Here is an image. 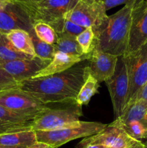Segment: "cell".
Returning a JSON list of instances; mask_svg holds the SVG:
<instances>
[{"label":"cell","instance_id":"cell-11","mask_svg":"<svg viewBox=\"0 0 147 148\" xmlns=\"http://www.w3.org/2000/svg\"><path fill=\"white\" fill-rule=\"evenodd\" d=\"M33 23L24 9L14 0H8L0 4V31L8 33L14 30L30 32Z\"/></svg>","mask_w":147,"mask_h":148},{"label":"cell","instance_id":"cell-7","mask_svg":"<svg viewBox=\"0 0 147 148\" xmlns=\"http://www.w3.org/2000/svg\"><path fill=\"white\" fill-rule=\"evenodd\" d=\"M0 106L33 118L50 108L18 88L0 91Z\"/></svg>","mask_w":147,"mask_h":148},{"label":"cell","instance_id":"cell-33","mask_svg":"<svg viewBox=\"0 0 147 148\" xmlns=\"http://www.w3.org/2000/svg\"><path fill=\"white\" fill-rule=\"evenodd\" d=\"M144 147H145V145L144 143H141V142H138V143H135V144L132 145L127 148H144Z\"/></svg>","mask_w":147,"mask_h":148},{"label":"cell","instance_id":"cell-35","mask_svg":"<svg viewBox=\"0 0 147 148\" xmlns=\"http://www.w3.org/2000/svg\"><path fill=\"white\" fill-rule=\"evenodd\" d=\"M17 1H23V2H37L41 0H14Z\"/></svg>","mask_w":147,"mask_h":148},{"label":"cell","instance_id":"cell-16","mask_svg":"<svg viewBox=\"0 0 147 148\" xmlns=\"http://www.w3.org/2000/svg\"><path fill=\"white\" fill-rule=\"evenodd\" d=\"M37 142L33 130L0 134V145L9 148H28Z\"/></svg>","mask_w":147,"mask_h":148},{"label":"cell","instance_id":"cell-21","mask_svg":"<svg viewBox=\"0 0 147 148\" xmlns=\"http://www.w3.org/2000/svg\"><path fill=\"white\" fill-rule=\"evenodd\" d=\"M32 56L21 53L14 48L7 37V34L0 31V62L15 59H32Z\"/></svg>","mask_w":147,"mask_h":148},{"label":"cell","instance_id":"cell-5","mask_svg":"<svg viewBox=\"0 0 147 148\" xmlns=\"http://www.w3.org/2000/svg\"><path fill=\"white\" fill-rule=\"evenodd\" d=\"M102 0H79L65 18L82 27H92L95 38L108 18Z\"/></svg>","mask_w":147,"mask_h":148},{"label":"cell","instance_id":"cell-10","mask_svg":"<svg viewBox=\"0 0 147 148\" xmlns=\"http://www.w3.org/2000/svg\"><path fill=\"white\" fill-rule=\"evenodd\" d=\"M139 141L130 137L121 127L116 119L99 133L84 137L76 146L84 148L89 145H103L108 147L127 148Z\"/></svg>","mask_w":147,"mask_h":148},{"label":"cell","instance_id":"cell-15","mask_svg":"<svg viewBox=\"0 0 147 148\" xmlns=\"http://www.w3.org/2000/svg\"><path fill=\"white\" fill-rule=\"evenodd\" d=\"M91 54L86 56H75L62 52H56L50 64L44 69L37 72L31 79H36L61 73L70 69L76 64L88 60Z\"/></svg>","mask_w":147,"mask_h":148},{"label":"cell","instance_id":"cell-25","mask_svg":"<svg viewBox=\"0 0 147 148\" xmlns=\"http://www.w3.org/2000/svg\"><path fill=\"white\" fill-rule=\"evenodd\" d=\"M35 118L23 115L9 110L0 106V121L13 124H30Z\"/></svg>","mask_w":147,"mask_h":148},{"label":"cell","instance_id":"cell-38","mask_svg":"<svg viewBox=\"0 0 147 148\" xmlns=\"http://www.w3.org/2000/svg\"><path fill=\"white\" fill-rule=\"evenodd\" d=\"M0 148H9V147H4V146L0 145Z\"/></svg>","mask_w":147,"mask_h":148},{"label":"cell","instance_id":"cell-4","mask_svg":"<svg viewBox=\"0 0 147 148\" xmlns=\"http://www.w3.org/2000/svg\"><path fill=\"white\" fill-rule=\"evenodd\" d=\"M107 125L108 124L99 122L79 121L58 130L36 131L35 134L37 142L46 143L54 148H58L71 140L97 134Z\"/></svg>","mask_w":147,"mask_h":148},{"label":"cell","instance_id":"cell-34","mask_svg":"<svg viewBox=\"0 0 147 148\" xmlns=\"http://www.w3.org/2000/svg\"><path fill=\"white\" fill-rule=\"evenodd\" d=\"M84 148H108V147L103 145H89Z\"/></svg>","mask_w":147,"mask_h":148},{"label":"cell","instance_id":"cell-31","mask_svg":"<svg viewBox=\"0 0 147 148\" xmlns=\"http://www.w3.org/2000/svg\"><path fill=\"white\" fill-rule=\"evenodd\" d=\"M106 11L120 4H127L133 2L135 0H102Z\"/></svg>","mask_w":147,"mask_h":148},{"label":"cell","instance_id":"cell-17","mask_svg":"<svg viewBox=\"0 0 147 148\" xmlns=\"http://www.w3.org/2000/svg\"><path fill=\"white\" fill-rule=\"evenodd\" d=\"M120 124L131 121H139L147 129V102L135 101L126 106L122 116L117 118Z\"/></svg>","mask_w":147,"mask_h":148},{"label":"cell","instance_id":"cell-12","mask_svg":"<svg viewBox=\"0 0 147 148\" xmlns=\"http://www.w3.org/2000/svg\"><path fill=\"white\" fill-rule=\"evenodd\" d=\"M50 62L35 56L32 59L1 61L0 66L19 83L21 81L31 79L37 72L46 67Z\"/></svg>","mask_w":147,"mask_h":148},{"label":"cell","instance_id":"cell-40","mask_svg":"<svg viewBox=\"0 0 147 148\" xmlns=\"http://www.w3.org/2000/svg\"></svg>","mask_w":147,"mask_h":148},{"label":"cell","instance_id":"cell-3","mask_svg":"<svg viewBox=\"0 0 147 148\" xmlns=\"http://www.w3.org/2000/svg\"><path fill=\"white\" fill-rule=\"evenodd\" d=\"M79 0H41L37 2L17 1L24 9L33 23L43 22L53 27L56 33H62L65 17Z\"/></svg>","mask_w":147,"mask_h":148},{"label":"cell","instance_id":"cell-28","mask_svg":"<svg viewBox=\"0 0 147 148\" xmlns=\"http://www.w3.org/2000/svg\"><path fill=\"white\" fill-rule=\"evenodd\" d=\"M32 130L31 124H13V123L4 122V121H0V134H5V133L15 132L24 131V130Z\"/></svg>","mask_w":147,"mask_h":148},{"label":"cell","instance_id":"cell-22","mask_svg":"<svg viewBox=\"0 0 147 148\" xmlns=\"http://www.w3.org/2000/svg\"><path fill=\"white\" fill-rule=\"evenodd\" d=\"M29 34L31 38L32 41H33L36 56L40 58V59L51 61L56 53L54 45L48 44V43L40 40L36 36L33 29L31 31L29 32Z\"/></svg>","mask_w":147,"mask_h":148},{"label":"cell","instance_id":"cell-26","mask_svg":"<svg viewBox=\"0 0 147 148\" xmlns=\"http://www.w3.org/2000/svg\"><path fill=\"white\" fill-rule=\"evenodd\" d=\"M84 54H91L95 46V36L92 27H86L76 38Z\"/></svg>","mask_w":147,"mask_h":148},{"label":"cell","instance_id":"cell-39","mask_svg":"<svg viewBox=\"0 0 147 148\" xmlns=\"http://www.w3.org/2000/svg\"><path fill=\"white\" fill-rule=\"evenodd\" d=\"M108 148H113V147H108Z\"/></svg>","mask_w":147,"mask_h":148},{"label":"cell","instance_id":"cell-23","mask_svg":"<svg viewBox=\"0 0 147 148\" xmlns=\"http://www.w3.org/2000/svg\"><path fill=\"white\" fill-rule=\"evenodd\" d=\"M33 30L36 36L42 41L50 45H54L58 40L57 33L49 25L43 22H35L33 23Z\"/></svg>","mask_w":147,"mask_h":148},{"label":"cell","instance_id":"cell-13","mask_svg":"<svg viewBox=\"0 0 147 148\" xmlns=\"http://www.w3.org/2000/svg\"><path fill=\"white\" fill-rule=\"evenodd\" d=\"M147 43V2L141 0L137 4L133 16L127 53H133Z\"/></svg>","mask_w":147,"mask_h":148},{"label":"cell","instance_id":"cell-8","mask_svg":"<svg viewBox=\"0 0 147 148\" xmlns=\"http://www.w3.org/2000/svg\"><path fill=\"white\" fill-rule=\"evenodd\" d=\"M105 82L112 100L115 115L116 119L119 118L126 106L129 88L128 71L123 55L118 57L115 72Z\"/></svg>","mask_w":147,"mask_h":148},{"label":"cell","instance_id":"cell-30","mask_svg":"<svg viewBox=\"0 0 147 148\" xmlns=\"http://www.w3.org/2000/svg\"><path fill=\"white\" fill-rule=\"evenodd\" d=\"M135 101H146L147 102V82L138 90V92L131 99V101L128 103V104L135 102Z\"/></svg>","mask_w":147,"mask_h":148},{"label":"cell","instance_id":"cell-20","mask_svg":"<svg viewBox=\"0 0 147 148\" xmlns=\"http://www.w3.org/2000/svg\"><path fill=\"white\" fill-rule=\"evenodd\" d=\"M99 87V84L98 81L95 79L90 74L88 73L87 77L76 98V104L80 106L87 105L91 98L98 92Z\"/></svg>","mask_w":147,"mask_h":148},{"label":"cell","instance_id":"cell-29","mask_svg":"<svg viewBox=\"0 0 147 148\" xmlns=\"http://www.w3.org/2000/svg\"><path fill=\"white\" fill-rule=\"evenodd\" d=\"M85 29H86L85 27H82V26L66 19L64 21V24H63V28L62 33L72 36V37L76 38V36H79Z\"/></svg>","mask_w":147,"mask_h":148},{"label":"cell","instance_id":"cell-1","mask_svg":"<svg viewBox=\"0 0 147 148\" xmlns=\"http://www.w3.org/2000/svg\"><path fill=\"white\" fill-rule=\"evenodd\" d=\"M81 63V62H80ZM87 64H76L61 73L18 83V88L42 103L76 104V98L88 72Z\"/></svg>","mask_w":147,"mask_h":148},{"label":"cell","instance_id":"cell-27","mask_svg":"<svg viewBox=\"0 0 147 148\" xmlns=\"http://www.w3.org/2000/svg\"><path fill=\"white\" fill-rule=\"evenodd\" d=\"M18 88V82L0 66V91Z\"/></svg>","mask_w":147,"mask_h":148},{"label":"cell","instance_id":"cell-2","mask_svg":"<svg viewBox=\"0 0 147 148\" xmlns=\"http://www.w3.org/2000/svg\"><path fill=\"white\" fill-rule=\"evenodd\" d=\"M141 0L127 4L112 15L108 16L95 38V49L116 56L125 53L128 47L133 16Z\"/></svg>","mask_w":147,"mask_h":148},{"label":"cell","instance_id":"cell-32","mask_svg":"<svg viewBox=\"0 0 147 148\" xmlns=\"http://www.w3.org/2000/svg\"><path fill=\"white\" fill-rule=\"evenodd\" d=\"M28 148H54V147L49 145L46 144V143H41V142H37V143H35L34 145H33L30 146V147H29Z\"/></svg>","mask_w":147,"mask_h":148},{"label":"cell","instance_id":"cell-9","mask_svg":"<svg viewBox=\"0 0 147 148\" xmlns=\"http://www.w3.org/2000/svg\"><path fill=\"white\" fill-rule=\"evenodd\" d=\"M123 56L129 79L127 106L138 90L147 82V43L135 51Z\"/></svg>","mask_w":147,"mask_h":148},{"label":"cell","instance_id":"cell-37","mask_svg":"<svg viewBox=\"0 0 147 148\" xmlns=\"http://www.w3.org/2000/svg\"><path fill=\"white\" fill-rule=\"evenodd\" d=\"M144 145H145V147H144V148H147V143H144Z\"/></svg>","mask_w":147,"mask_h":148},{"label":"cell","instance_id":"cell-18","mask_svg":"<svg viewBox=\"0 0 147 148\" xmlns=\"http://www.w3.org/2000/svg\"><path fill=\"white\" fill-rule=\"evenodd\" d=\"M7 37L17 51L32 57L36 56L33 41L28 32L14 30L7 33Z\"/></svg>","mask_w":147,"mask_h":148},{"label":"cell","instance_id":"cell-41","mask_svg":"<svg viewBox=\"0 0 147 148\" xmlns=\"http://www.w3.org/2000/svg\"><path fill=\"white\" fill-rule=\"evenodd\" d=\"M146 2H147V0H146Z\"/></svg>","mask_w":147,"mask_h":148},{"label":"cell","instance_id":"cell-6","mask_svg":"<svg viewBox=\"0 0 147 148\" xmlns=\"http://www.w3.org/2000/svg\"><path fill=\"white\" fill-rule=\"evenodd\" d=\"M82 106L74 104L66 108L51 109L41 113L31 123L33 131H50L63 128L80 121Z\"/></svg>","mask_w":147,"mask_h":148},{"label":"cell","instance_id":"cell-24","mask_svg":"<svg viewBox=\"0 0 147 148\" xmlns=\"http://www.w3.org/2000/svg\"><path fill=\"white\" fill-rule=\"evenodd\" d=\"M118 121V119H116ZM120 124L122 130L134 140L144 143V140H146L147 143V129L139 121H133L127 124Z\"/></svg>","mask_w":147,"mask_h":148},{"label":"cell","instance_id":"cell-19","mask_svg":"<svg viewBox=\"0 0 147 148\" xmlns=\"http://www.w3.org/2000/svg\"><path fill=\"white\" fill-rule=\"evenodd\" d=\"M58 36L57 42L54 44L56 53L62 52L75 56H86V54H84L82 48L76 41V38L63 33L59 34Z\"/></svg>","mask_w":147,"mask_h":148},{"label":"cell","instance_id":"cell-14","mask_svg":"<svg viewBox=\"0 0 147 148\" xmlns=\"http://www.w3.org/2000/svg\"><path fill=\"white\" fill-rule=\"evenodd\" d=\"M118 57L94 49L86 65L88 73L98 82H105L113 75Z\"/></svg>","mask_w":147,"mask_h":148},{"label":"cell","instance_id":"cell-36","mask_svg":"<svg viewBox=\"0 0 147 148\" xmlns=\"http://www.w3.org/2000/svg\"><path fill=\"white\" fill-rule=\"evenodd\" d=\"M7 1H8V0H0V4H3V3H4V2H6Z\"/></svg>","mask_w":147,"mask_h":148}]
</instances>
